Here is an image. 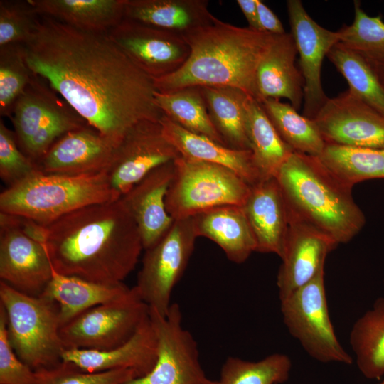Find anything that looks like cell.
I'll use <instances>...</instances> for the list:
<instances>
[{
    "label": "cell",
    "mask_w": 384,
    "mask_h": 384,
    "mask_svg": "<svg viewBox=\"0 0 384 384\" xmlns=\"http://www.w3.org/2000/svg\"><path fill=\"white\" fill-rule=\"evenodd\" d=\"M31 72L92 127L117 145L139 122H159L153 79L137 68L107 33L80 30L39 16L23 44Z\"/></svg>",
    "instance_id": "cell-1"
},
{
    "label": "cell",
    "mask_w": 384,
    "mask_h": 384,
    "mask_svg": "<svg viewBox=\"0 0 384 384\" xmlns=\"http://www.w3.org/2000/svg\"><path fill=\"white\" fill-rule=\"evenodd\" d=\"M44 231L55 272L99 284L123 283L144 249L137 224L121 198L78 209Z\"/></svg>",
    "instance_id": "cell-2"
},
{
    "label": "cell",
    "mask_w": 384,
    "mask_h": 384,
    "mask_svg": "<svg viewBox=\"0 0 384 384\" xmlns=\"http://www.w3.org/2000/svg\"><path fill=\"white\" fill-rule=\"evenodd\" d=\"M276 36L215 16L211 24L183 35L189 57L176 72L154 79V88L165 93L191 86L233 87L254 98L257 68Z\"/></svg>",
    "instance_id": "cell-3"
},
{
    "label": "cell",
    "mask_w": 384,
    "mask_h": 384,
    "mask_svg": "<svg viewBox=\"0 0 384 384\" xmlns=\"http://www.w3.org/2000/svg\"><path fill=\"white\" fill-rule=\"evenodd\" d=\"M288 216L319 230L338 245L363 228L366 218L343 183L319 159L294 151L276 177Z\"/></svg>",
    "instance_id": "cell-4"
},
{
    "label": "cell",
    "mask_w": 384,
    "mask_h": 384,
    "mask_svg": "<svg viewBox=\"0 0 384 384\" xmlns=\"http://www.w3.org/2000/svg\"><path fill=\"white\" fill-rule=\"evenodd\" d=\"M119 198L107 172L65 175L38 170L1 193L0 210L46 227L81 208Z\"/></svg>",
    "instance_id": "cell-5"
},
{
    "label": "cell",
    "mask_w": 384,
    "mask_h": 384,
    "mask_svg": "<svg viewBox=\"0 0 384 384\" xmlns=\"http://www.w3.org/2000/svg\"><path fill=\"white\" fill-rule=\"evenodd\" d=\"M0 305L6 317L10 343L18 357L34 370L60 363L63 346L57 304L31 296L0 282Z\"/></svg>",
    "instance_id": "cell-6"
},
{
    "label": "cell",
    "mask_w": 384,
    "mask_h": 384,
    "mask_svg": "<svg viewBox=\"0 0 384 384\" xmlns=\"http://www.w3.org/2000/svg\"><path fill=\"white\" fill-rule=\"evenodd\" d=\"M174 164L165 201L174 220L191 218L222 206H243L250 194L251 186L223 166L182 156Z\"/></svg>",
    "instance_id": "cell-7"
},
{
    "label": "cell",
    "mask_w": 384,
    "mask_h": 384,
    "mask_svg": "<svg viewBox=\"0 0 384 384\" xmlns=\"http://www.w3.org/2000/svg\"><path fill=\"white\" fill-rule=\"evenodd\" d=\"M280 302L288 331L311 358L325 363H353L351 355L339 343L329 316L324 267L310 282Z\"/></svg>",
    "instance_id": "cell-8"
},
{
    "label": "cell",
    "mask_w": 384,
    "mask_h": 384,
    "mask_svg": "<svg viewBox=\"0 0 384 384\" xmlns=\"http://www.w3.org/2000/svg\"><path fill=\"white\" fill-rule=\"evenodd\" d=\"M197 238L192 217L177 219L145 250L134 288L149 309L163 316L168 313L172 291L186 269Z\"/></svg>",
    "instance_id": "cell-9"
},
{
    "label": "cell",
    "mask_w": 384,
    "mask_h": 384,
    "mask_svg": "<svg viewBox=\"0 0 384 384\" xmlns=\"http://www.w3.org/2000/svg\"><path fill=\"white\" fill-rule=\"evenodd\" d=\"M149 307L134 287L123 298L95 306L63 325L65 349L105 351L127 341L149 317Z\"/></svg>",
    "instance_id": "cell-10"
},
{
    "label": "cell",
    "mask_w": 384,
    "mask_h": 384,
    "mask_svg": "<svg viewBox=\"0 0 384 384\" xmlns=\"http://www.w3.org/2000/svg\"><path fill=\"white\" fill-rule=\"evenodd\" d=\"M182 318L176 303L165 316L149 309L156 340V363L146 375L124 384H213L201 365L197 343L183 326Z\"/></svg>",
    "instance_id": "cell-11"
},
{
    "label": "cell",
    "mask_w": 384,
    "mask_h": 384,
    "mask_svg": "<svg viewBox=\"0 0 384 384\" xmlns=\"http://www.w3.org/2000/svg\"><path fill=\"white\" fill-rule=\"evenodd\" d=\"M53 274L45 245L25 232L21 217L1 212V281L21 292L38 297Z\"/></svg>",
    "instance_id": "cell-12"
},
{
    "label": "cell",
    "mask_w": 384,
    "mask_h": 384,
    "mask_svg": "<svg viewBox=\"0 0 384 384\" xmlns=\"http://www.w3.org/2000/svg\"><path fill=\"white\" fill-rule=\"evenodd\" d=\"M107 34L153 80L178 70L190 55L183 35L135 21L124 18Z\"/></svg>",
    "instance_id": "cell-13"
},
{
    "label": "cell",
    "mask_w": 384,
    "mask_h": 384,
    "mask_svg": "<svg viewBox=\"0 0 384 384\" xmlns=\"http://www.w3.org/2000/svg\"><path fill=\"white\" fill-rule=\"evenodd\" d=\"M180 156L164 135L160 122H139L116 148L107 171L110 184L121 197L151 170Z\"/></svg>",
    "instance_id": "cell-14"
},
{
    "label": "cell",
    "mask_w": 384,
    "mask_h": 384,
    "mask_svg": "<svg viewBox=\"0 0 384 384\" xmlns=\"http://www.w3.org/2000/svg\"><path fill=\"white\" fill-rule=\"evenodd\" d=\"M287 8L304 80L303 115L314 119L329 99L321 85V67L324 58L339 42V33L318 24L299 0L287 1Z\"/></svg>",
    "instance_id": "cell-15"
},
{
    "label": "cell",
    "mask_w": 384,
    "mask_h": 384,
    "mask_svg": "<svg viewBox=\"0 0 384 384\" xmlns=\"http://www.w3.org/2000/svg\"><path fill=\"white\" fill-rule=\"evenodd\" d=\"M313 120L326 144L384 149V116L349 90L329 98Z\"/></svg>",
    "instance_id": "cell-16"
},
{
    "label": "cell",
    "mask_w": 384,
    "mask_h": 384,
    "mask_svg": "<svg viewBox=\"0 0 384 384\" xmlns=\"http://www.w3.org/2000/svg\"><path fill=\"white\" fill-rule=\"evenodd\" d=\"M337 245L311 225L289 217L277 285L279 299L310 282L324 267L326 255Z\"/></svg>",
    "instance_id": "cell-17"
},
{
    "label": "cell",
    "mask_w": 384,
    "mask_h": 384,
    "mask_svg": "<svg viewBox=\"0 0 384 384\" xmlns=\"http://www.w3.org/2000/svg\"><path fill=\"white\" fill-rule=\"evenodd\" d=\"M117 145L87 124L59 138L37 163L48 174L85 175L107 172Z\"/></svg>",
    "instance_id": "cell-18"
},
{
    "label": "cell",
    "mask_w": 384,
    "mask_h": 384,
    "mask_svg": "<svg viewBox=\"0 0 384 384\" xmlns=\"http://www.w3.org/2000/svg\"><path fill=\"white\" fill-rule=\"evenodd\" d=\"M174 161L156 167L120 197L137 224L145 250L161 239L174 220L165 202Z\"/></svg>",
    "instance_id": "cell-19"
},
{
    "label": "cell",
    "mask_w": 384,
    "mask_h": 384,
    "mask_svg": "<svg viewBox=\"0 0 384 384\" xmlns=\"http://www.w3.org/2000/svg\"><path fill=\"white\" fill-rule=\"evenodd\" d=\"M157 357L155 334L149 317L124 343L105 350L64 349L62 361L73 364L82 371L97 373L130 369L138 377L146 375Z\"/></svg>",
    "instance_id": "cell-20"
},
{
    "label": "cell",
    "mask_w": 384,
    "mask_h": 384,
    "mask_svg": "<svg viewBox=\"0 0 384 384\" xmlns=\"http://www.w3.org/2000/svg\"><path fill=\"white\" fill-rule=\"evenodd\" d=\"M297 50L290 33L276 36L261 60L255 79V99L285 98L297 111L303 105L304 80L295 65Z\"/></svg>",
    "instance_id": "cell-21"
},
{
    "label": "cell",
    "mask_w": 384,
    "mask_h": 384,
    "mask_svg": "<svg viewBox=\"0 0 384 384\" xmlns=\"http://www.w3.org/2000/svg\"><path fill=\"white\" fill-rule=\"evenodd\" d=\"M243 208L256 240V252L274 253L281 257L289 216L277 178L263 179L251 186Z\"/></svg>",
    "instance_id": "cell-22"
},
{
    "label": "cell",
    "mask_w": 384,
    "mask_h": 384,
    "mask_svg": "<svg viewBox=\"0 0 384 384\" xmlns=\"http://www.w3.org/2000/svg\"><path fill=\"white\" fill-rule=\"evenodd\" d=\"M159 122L164 135L181 156L226 167L250 186L262 180L250 150L234 149L188 131L165 115Z\"/></svg>",
    "instance_id": "cell-23"
},
{
    "label": "cell",
    "mask_w": 384,
    "mask_h": 384,
    "mask_svg": "<svg viewBox=\"0 0 384 384\" xmlns=\"http://www.w3.org/2000/svg\"><path fill=\"white\" fill-rule=\"evenodd\" d=\"M192 218L198 237L214 242L231 262L242 263L256 252V240L243 206H222Z\"/></svg>",
    "instance_id": "cell-24"
},
{
    "label": "cell",
    "mask_w": 384,
    "mask_h": 384,
    "mask_svg": "<svg viewBox=\"0 0 384 384\" xmlns=\"http://www.w3.org/2000/svg\"><path fill=\"white\" fill-rule=\"evenodd\" d=\"M208 0H124V18L183 35L210 25Z\"/></svg>",
    "instance_id": "cell-25"
},
{
    "label": "cell",
    "mask_w": 384,
    "mask_h": 384,
    "mask_svg": "<svg viewBox=\"0 0 384 384\" xmlns=\"http://www.w3.org/2000/svg\"><path fill=\"white\" fill-rule=\"evenodd\" d=\"M131 290L124 283L99 284L54 271L41 296L57 304L62 326L90 308L123 298Z\"/></svg>",
    "instance_id": "cell-26"
},
{
    "label": "cell",
    "mask_w": 384,
    "mask_h": 384,
    "mask_svg": "<svg viewBox=\"0 0 384 384\" xmlns=\"http://www.w3.org/2000/svg\"><path fill=\"white\" fill-rule=\"evenodd\" d=\"M39 16L75 28L108 33L124 17V0H28Z\"/></svg>",
    "instance_id": "cell-27"
},
{
    "label": "cell",
    "mask_w": 384,
    "mask_h": 384,
    "mask_svg": "<svg viewBox=\"0 0 384 384\" xmlns=\"http://www.w3.org/2000/svg\"><path fill=\"white\" fill-rule=\"evenodd\" d=\"M245 129L262 180L276 177L294 150L280 137L261 104L251 96L247 102Z\"/></svg>",
    "instance_id": "cell-28"
},
{
    "label": "cell",
    "mask_w": 384,
    "mask_h": 384,
    "mask_svg": "<svg viewBox=\"0 0 384 384\" xmlns=\"http://www.w3.org/2000/svg\"><path fill=\"white\" fill-rule=\"evenodd\" d=\"M208 112L226 146L250 150L245 129L247 93L233 87H201Z\"/></svg>",
    "instance_id": "cell-29"
},
{
    "label": "cell",
    "mask_w": 384,
    "mask_h": 384,
    "mask_svg": "<svg viewBox=\"0 0 384 384\" xmlns=\"http://www.w3.org/2000/svg\"><path fill=\"white\" fill-rule=\"evenodd\" d=\"M349 342L362 375L371 380H383L384 384V297L353 324Z\"/></svg>",
    "instance_id": "cell-30"
},
{
    "label": "cell",
    "mask_w": 384,
    "mask_h": 384,
    "mask_svg": "<svg viewBox=\"0 0 384 384\" xmlns=\"http://www.w3.org/2000/svg\"><path fill=\"white\" fill-rule=\"evenodd\" d=\"M56 92L43 78L34 75L16 102L11 119L22 151L49 120L61 102Z\"/></svg>",
    "instance_id": "cell-31"
},
{
    "label": "cell",
    "mask_w": 384,
    "mask_h": 384,
    "mask_svg": "<svg viewBox=\"0 0 384 384\" xmlns=\"http://www.w3.org/2000/svg\"><path fill=\"white\" fill-rule=\"evenodd\" d=\"M154 97L158 107L171 120L225 146L211 122L201 87H186L165 93L155 91Z\"/></svg>",
    "instance_id": "cell-32"
},
{
    "label": "cell",
    "mask_w": 384,
    "mask_h": 384,
    "mask_svg": "<svg viewBox=\"0 0 384 384\" xmlns=\"http://www.w3.org/2000/svg\"><path fill=\"white\" fill-rule=\"evenodd\" d=\"M260 103L280 137L294 151L314 156L321 154L326 144L313 119L278 100Z\"/></svg>",
    "instance_id": "cell-33"
},
{
    "label": "cell",
    "mask_w": 384,
    "mask_h": 384,
    "mask_svg": "<svg viewBox=\"0 0 384 384\" xmlns=\"http://www.w3.org/2000/svg\"><path fill=\"white\" fill-rule=\"evenodd\" d=\"M321 161L346 185L384 178V149L361 148L326 144Z\"/></svg>",
    "instance_id": "cell-34"
},
{
    "label": "cell",
    "mask_w": 384,
    "mask_h": 384,
    "mask_svg": "<svg viewBox=\"0 0 384 384\" xmlns=\"http://www.w3.org/2000/svg\"><path fill=\"white\" fill-rule=\"evenodd\" d=\"M326 57L346 79L348 90L384 116V88L366 60L339 42Z\"/></svg>",
    "instance_id": "cell-35"
},
{
    "label": "cell",
    "mask_w": 384,
    "mask_h": 384,
    "mask_svg": "<svg viewBox=\"0 0 384 384\" xmlns=\"http://www.w3.org/2000/svg\"><path fill=\"white\" fill-rule=\"evenodd\" d=\"M291 369V359L284 353L270 354L257 361L230 356L213 384H281L289 379Z\"/></svg>",
    "instance_id": "cell-36"
},
{
    "label": "cell",
    "mask_w": 384,
    "mask_h": 384,
    "mask_svg": "<svg viewBox=\"0 0 384 384\" xmlns=\"http://www.w3.org/2000/svg\"><path fill=\"white\" fill-rule=\"evenodd\" d=\"M33 73L28 68L23 44L0 47V114L11 117L14 106L28 85Z\"/></svg>",
    "instance_id": "cell-37"
},
{
    "label": "cell",
    "mask_w": 384,
    "mask_h": 384,
    "mask_svg": "<svg viewBox=\"0 0 384 384\" xmlns=\"http://www.w3.org/2000/svg\"><path fill=\"white\" fill-rule=\"evenodd\" d=\"M354 19L338 31L339 43L362 56L384 55V21L381 14L368 15L354 1Z\"/></svg>",
    "instance_id": "cell-38"
},
{
    "label": "cell",
    "mask_w": 384,
    "mask_h": 384,
    "mask_svg": "<svg viewBox=\"0 0 384 384\" xmlns=\"http://www.w3.org/2000/svg\"><path fill=\"white\" fill-rule=\"evenodd\" d=\"M39 15L28 0L0 1V47L25 44L33 35Z\"/></svg>",
    "instance_id": "cell-39"
},
{
    "label": "cell",
    "mask_w": 384,
    "mask_h": 384,
    "mask_svg": "<svg viewBox=\"0 0 384 384\" xmlns=\"http://www.w3.org/2000/svg\"><path fill=\"white\" fill-rule=\"evenodd\" d=\"M36 372L39 384H124L138 378L136 372L130 369L89 373L65 361L53 368Z\"/></svg>",
    "instance_id": "cell-40"
},
{
    "label": "cell",
    "mask_w": 384,
    "mask_h": 384,
    "mask_svg": "<svg viewBox=\"0 0 384 384\" xmlns=\"http://www.w3.org/2000/svg\"><path fill=\"white\" fill-rule=\"evenodd\" d=\"M38 170L37 164L20 149L14 132L0 119V177L9 186Z\"/></svg>",
    "instance_id": "cell-41"
},
{
    "label": "cell",
    "mask_w": 384,
    "mask_h": 384,
    "mask_svg": "<svg viewBox=\"0 0 384 384\" xmlns=\"http://www.w3.org/2000/svg\"><path fill=\"white\" fill-rule=\"evenodd\" d=\"M0 384H39L37 372L18 357L10 343L6 314L1 305Z\"/></svg>",
    "instance_id": "cell-42"
},
{
    "label": "cell",
    "mask_w": 384,
    "mask_h": 384,
    "mask_svg": "<svg viewBox=\"0 0 384 384\" xmlns=\"http://www.w3.org/2000/svg\"><path fill=\"white\" fill-rule=\"evenodd\" d=\"M257 19L260 31L272 35L287 33L277 15L261 0H257Z\"/></svg>",
    "instance_id": "cell-43"
},
{
    "label": "cell",
    "mask_w": 384,
    "mask_h": 384,
    "mask_svg": "<svg viewBox=\"0 0 384 384\" xmlns=\"http://www.w3.org/2000/svg\"><path fill=\"white\" fill-rule=\"evenodd\" d=\"M237 4L247 19L249 24L248 27L256 31H260L257 19V0H238Z\"/></svg>",
    "instance_id": "cell-44"
},
{
    "label": "cell",
    "mask_w": 384,
    "mask_h": 384,
    "mask_svg": "<svg viewBox=\"0 0 384 384\" xmlns=\"http://www.w3.org/2000/svg\"><path fill=\"white\" fill-rule=\"evenodd\" d=\"M362 57L368 63L378 80L384 88V55L378 56Z\"/></svg>",
    "instance_id": "cell-45"
}]
</instances>
